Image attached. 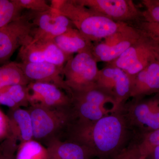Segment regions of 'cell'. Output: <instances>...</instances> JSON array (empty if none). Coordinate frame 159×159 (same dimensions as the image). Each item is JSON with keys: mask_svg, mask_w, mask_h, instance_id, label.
<instances>
[{"mask_svg": "<svg viewBox=\"0 0 159 159\" xmlns=\"http://www.w3.org/2000/svg\"><path fill=\"white\" fill-rule=\"evenodd\" d=\"M107 159H149L142 155L137 145L128 146Z\"/></svg>", "mask_w": 159, "mask_h": 159, "instance_id": "83f0119b", "label": "cell"}, {"mask_svg": "<svg viewBox=\"0 0 159 159\" xmlns=\"http://www.w3.org/2000/svg\"><path fill=\"white\" fill-rule=\"evenodd\" d=\"M96 84L113 99L118 110L130 98V76L117 67L107 64L99 70Z\"/></svg>", "mask_w": 159, "mask_h": 159, "instance_id": "30bf717a", "label": "cell"}, {"mask_svg": "<svg viewBox=\"0 0 159 159\" xmlns=\"http://www.w3.org/2000/svg\"><path fill=\"white\" fill-rule=\"evenodd\" d=\"M33 139L47 146L55 140H62L74 119L71 107L47 108L29 106Z\"/></svg>", "mask_w": 159, "mask_h": 159, "instance_id": "3957f363", "label": "cell"}, {"mask_svg": "<svg viewBox=\"0 0 159 159\" xmlns=\"http://www.w3.org/2000/svg\"><path fill=\"white\" fill-rule=\"evenodd\" d=\"M130 77V98H142L159 94V62L157 60Z\"/></svg>", "mask_w": 159, "mask_h": 159, "instance_id": "9a60e30c", "label": "cell"}, {"mask_svg": "<svg viewBox=\"0 0 159 159\" xmlns=\"http://www.w3.org/2000/svg\"><path fill=\"white\" fill-rule=\"evenodd\" d=\"M73 55L66 54L54 42L48 39H33L19 49L20 62H48L64 67Z\"/></svg>", "mask_w": 159, "mask_h": 159, "instance_id": "8fae6325", "label": "cell"}, {"mask_svg": "<svg viewBox=\"0 0 159 159\" xmlns=\"http://www.w3.org/2000/svg\"><path fill=\"white\" fill-rule=\"evenodd\" d=\"M50 6L68 18L84 36L93 43L100 42L121 30L125 23H118L78 4L76 0H52Z\"/></svg>", "mask_w": 159, "mask_h": 159, "instance_id": "7a4b0ae2", "label": "cell"}, {"mask_svg": "<svg viewBox=\"0 0 159 159\" xmlns=\"http://www.w3.org/2000/svg\"><path fill=\"white\" fill-rule=\"evenodd\" d=\"M156 60L159 62V51H158V53L157 54Z\"/></svg>", "mask_w": 159, "mask_h": 159, "instance_id": "1f68e13d", "label": "cell"}, {"mask_svg": "<svg viewBox=\"0 0 159 159\" xmlns=\"http://www.w3.org/2000/svg\"><path fill=\"white\" fill-rule=\"evenodd\" d=\"M27 87L29 106L47 108L71 107L70 96L53 84L31 82Z\"/></svg>", "mask_w": 159, "mask_h": 159, "instance_id": "4fadbf2b", "label": "cell"}, {"mask_svg": "<svg viewBox=\"0 0 159 159\" xmlns=\"http://www.w3.org/2000/svg\"><path fill=\"white\" fill-rule=\"evenodd\" d=\"M16 159H48L47 147L32 139L19 144Z\"/></svg>", "mask_w": 159, "mask_h": 159, "instance_id": "7402d4cb", "label": "cell"}, {"mask_svg": "<svg viewBox=\"0 0 159 159\" xmlns=\"http://www.w3.org/2000/svg\"><path fill=\"white\" fill-rule=\"evenodd\" d=\"M128 128L118 111L95 122L74 119L63 140L85 146L95 158L107 159L124 148L122 146Z\"/></svg>", "mask_w": 159, "mask_h": 159, "instance_id": "6da1fadb", "label": "cell"}, {"mask_svg": "<svg viewBox=\"0 0 159 159\" xmlns=\"http://www.w3.org/2000/svg\"><path fill=\"white\" fill-rule=\"evenodd\" d=\"M10 137L9 118L0 109V142Z\"/></svg>", "mask_w": 159, "mask_h": 159, "instance_id": "f546056e", "label": "cell"}, {"mask_svg": "<svg viewBox=\"0 0 159 159\" xmlns=\"http://www.w3.org/2000/svg\"><path fill=\"white\" fill-rule=\"evenodd\" d=\"M34 28L30 11L27 10L17 19L0 28V65L8 62L18 49L32 39Z\"/></svg>", "mask_w": 159, "mask_h": 159, "instance_id": "8992f818", "label": "cell"}, {"mask_svg": "<svg viewBox=\"0 0 159 159\" xmlns=\"http://www.w3.org/2000/svg\"><path fill=\"white\" fill-rule=\"evenodd\" d=\"M30 12L31 22L34 26L32 34L33 39H54L69 29L74 28L67 17L52 7L47 11Z\"/></svg>", "mask_w": 159, "mask_h": 159, "instance_id": "7c38bea8", "label": "cell"}, {"mask_svg": "<svg viewBox=\"0 0 159 159\" xmlns=\"http://www.w3.org/2000/svg\"><path fill=\"white\" fill-rule=\"evenodd\" d=\"M70 97L71 109L75 119L95 122L116 112L106 107L108 103L117 109L113 99L96 84L83 90L71 92Z\"/></svg>", "mask_w": 159, "mask_h": 159, "instance_id": "277c9868", "label": "cell"}, {"mask_svg": "<svg viewBox=\"0 0 159 159\" xmlns=\"http://www.w3.org/2000/svg\"><path fill=\"white\" fill-rule=\"evenodd\" d=\"M18 145L17 141L11 137L0 142V159H16Z\"/></svg>", "mask_w": 159, "mask_h": 159, "instance_id": "484cf974", "label": "cell"}, {"mask_svg": "<svg viewBox=\"0 0 159 159\" xmlns=\"http://www.w3.org/2000/svg\"><path fill=\"white\" fill-rule=\"evenodd\" d=\"M99 72L97 62L93 55L86 53L77 54L71 57L63 70L66 85L71 93L95 85Z\"/></svg>", "mask_w": 159, "mask_h": 159, "instance_id": "52a82bcc", "label": "cell"}, {"mask_svg": "<svg viewBox=\"0 0 159 159\" xmlns=\"http://www.w3.org/2000/svg\"><path fill=\"white\" fill-rule=\"evenodd\" d=\"M144 20L159 24V0H143Z\"/></svg>", "mask_w": 159, "mask_h": 159, "instance_id": "d4e9b609", "label": "cell"}, {"mask_svg": "<svg viewBox=\"0 0 159 159\" xmlns=\"http://www.w3.org/2000/svg\"><path fill=\"white\" fill-rule=\"evenodd\" d=\"M96 159H98V158H96Z\"/></svg>", "mask_w": 159, "mask_h": 159, "instance_id": "d6a6232c", "label": "cell"}, {"mask_svg": "<svg viewBox=\"0 0 159 159\" xmlns=\"http://www.w3.org/2000/svg\"><path fill=\"white\" fill-rule=\"evenodd\" d=\"M16 1L25 10L41 12L51 9V6L45 0H16Z\"/></svg>", "mask_w": 159, "mask_h": 159, "instance_id": "4316f807", "label": "cell"}, {"mask_svg": "<svg viewBox=\"0 0 159 159\" xmlns=\"http://www.w3.org/2000/svg\"><path fill=\"white\" fill-rule=\"evenodd\" d=\"M121 112L129 127L145 134L159 129V94L150 97L132 98Z\"/></svg>", "mask_w": 159, "mask_h": 159, "instance_id": "ba28073f", "label": "cell"}, {"mask_svg": "<svg viewBox=\"0 0 159 159\" xmlns=\"http://www.w3.org/2000/svg\"><path fill=\"white\" fill-rule=\"evenodd\" d=\"M30 83L20 62H7L0 66V89L15 84L27 85Z\"/></svg>", "mask_w": 159, "mask_h": 159, "instance_id": "44dd1931", "label": "cell"}, {"mask_svg": "<svg viewBox=\"0 0 159 159\" xmlns=\"http://www.w3.org/2000/svg\"><path fill=\"white\" fill-rule=\"evenodd\" d=\"M48 159H93L85 146L69 140H55L46 146Z\"/></svg>", "mask_w": 159, "mask_h": 159, "instance_id": "e0dca14e", "label": "cell"}, {"mask_svg": "<svg viewBox=\"0 0 159 159\" xmlns=\"http://www.w3.org/2000/svg\"><path fill=\"white\" fill-rule=\"evenodd\" d=\"M7 115L10 125V137L19 144L33 139L32 121L27 109H10Z\"/></svg>", "mask_w": 159, "mask_h": 159, "instance_id": "2e32d148", "label": "cell"}, {"mask_svg": "<svg viewBox=\"0 0 159 159\" xmlns=\"http://www.w3.org/2000/svg\"><path fill=\"white\" fill-rule=\"evenodd\" d=\"M78 4L118 23L132 26L144 20L143 11L132 0H76Z\"/></svg>", "mask_w": 159, "mask_h": 159, "instance_id": "9c48e42d", "label": "cell"}, {"mask_svg": "<svg viewBox=\"0 0 159 159\" xmlns=\"http://www.w3.org/2000/svg\"><path fill=\"white\" fill-rule=\"evenodd\" d=\"M144 33L136 43L116 59L107 65L122 69L132 77L156 60L159 51V42Z\"/></svg>", "mask_w": 159, "mask_h": 159, "instance_id": "5b68a950", "label": "cell"}, {"mask_svg": "<svg viewBox=\"0 0 159 159\" xmlns=\"http://www.w3.org/2000/svg\"><path fill=\"white\" fill-rule=\"evenodd\" d=\"M24 11L16 0H0V28L17 19Z\"/></svg>", "mask_w": 159, "mask_h": 159, "instance_id": "603a6c76", "label": "cell"}, {"mask_svg": "<svg viewBox=\"0 0 159 159\" xmlns=\"http://www.w3.org/2000/svg\"><path fill=\"white\" fill-rule=\"evenodd\" d=\"M0 104L10 109L29 107L27 85L15 84L0 89Z\"/></svg>", "mask_w": 159, "mask_h": 159, "instance_id": "ffe728a7", "label": "cell"}, {"mask_svg": "<svg viewBox=\"0 0 159 159\" xmlns=\"http://www.w3.org/2000/svg\"><path fill=\"white\" fill-rule=\"evenodd\" d=\"M137 145L142 155L147 157L154 148L159 146V129L144 134L142 142Z\"/></svg>", "mask_w": 159, "mask_h": 159, "instance_id": "cb8c5ba5", "label": "cell"}, {"mask_svg": "<svg viewBox=\"0 0 159 159\" xmlns=\"http://www.w3.org/2000/svg\"><path fill=\"white\" fill-rule=\"evenodd\" d=\"M54 40L59 48L68 55H73L74 53L92 54L93 43L84 36L76 28L69 29Z\"/></svg>", "mask_w": 159, "mask_h": 159, "instance_id": "ac0fdd59", "label": "cell"}, {"mask_svg": "<svg viewBox=\"0 0 159 159\" xmlns=\"http://www.w3.org/2000/svg\"><path fill=\"white\" fill-rule=\"evenodd\" d=\"M147 157L149 159H159V146L154 148Z\"/></svg>", "mask_w": 159, "mask_h": 159, "instance_id": "4dcf8cb0", "label": "cell"}, {"mask_svg": "<svg viewBox=\"0 0 159 159\" xmlns=\"http://www.w3.org/2000/svg\"><path fill=\"white\" fill-rule=\"evenodd\" d=\"M138 29V31L131 36L113 47H108L101 42L93 43L92 51L93 57L97 62L108 63L116 59L144 35V32Z\"/></svg>", "mask_w": 159, "mask_h": 159, "instance_id": "d6986e66", "label": "cell"}, {"mask_svg": "<svg viewBox=\"0 0 159 159\" xmlns=\"http://www.w3.org/2000/svg\"><path fill=\"white\" fill-rule=\"evenodd\" d=\"M133 26L140 29L152 39L159 42V24L142 20Z\"/></svg>", "mask_w": 159, "mask_h": 159, "instance_id": "f1b7e54d", "label": "cell"}, {"mask_svg": "<svg viewBox=\"0 0 159 159\" xmlns=\"http://www.w3.org/2000/svg\"><path fill=\"white\" fill-rule=\"evenodd\" d=\"M24 74L30 82L49 83L57 86L70 95L63 77L64 67L48 62H20Z\"/></svg>", "mask_w": 159, "mask_h": 159, "instance_id": "5bb4252c", "label": "cell"}]
</instances>
